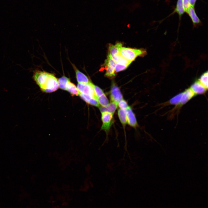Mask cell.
<instances>
[{
	"mask_svg": "<svg viewBox=\"0 0 208 208\" xmlns=\"http://www.w3.org/2000/svg\"><path fill=\"white\" fill-rule=\"evenodd\" d=\"M66 90L73 95H79V91L77 88L74 84L71 83L70 80L67 83Z\"/></svg>",
	"mask_w": 208,
	"mask_h": 208,
	"instance_id": "obj_16",
	"label": "cell"
},
{
	"mask_svg": "<svg viewBox=\"0 0 208 208\" xmlns=\"http://www.w3.org/2000/svg\"><path fill=\"white\" fill-rule=\"evenodd\" d=\"M97 100L99 104L102 106H105L109 104L108 100L104 94L98 97Z\"/></svg>",
	"mask_w": 208,
	"mask_h": 208,
	"instance_id": "obj_22",
	"label": "cell"
},
{
	"mask_svg": "<svg viewBox=\"0 0 208 208\" xmlns=\"http://www.w3.org/2000/svg\"><path fill=\"white\" fill-rule=\"evenodd\" d=\"M93 85L91 82L87 84L78 83L77 88L79 92L96 99L94 94Z\"/></svg>",
	"mask_w": 208,
	"mask_h": 208,
	"instance_id": "obj_6",
	"label": "cell"
},
{
	"mask_svg": "<svg viewBox=\"0 0 208 208\" xmlns=\"http://www.w3.org/2000/svg\"><path fill=\"white\" fill-rule=\"evenodd\" d=\"M190 88L195 95L203 94L207 90L198 80L194 82Z\"/></svg>",
	"mask_w": 208,
	"mask_h": 208,
	"instance_id": "obj_10",
	"label": "cell"
},
{
	"mask_svg": "<svg viewBox=\"0 0 208 208\" xmlns=\"http://www.w3.org/2000/svg\"><path fill=\"white\" fill-rule=\"evenodd\" d=\"M186 12L190 17L194 25L198 24L200 23V21L196 14L193 6L191 5Z\"/></svg>",
	"mask_w": 208,
	"mask_h": 208,
	"instance_id": "obj_13",
	"label": "cell"
},
{
	"mask_svg": "<svg viewBox=\"0 0 208 208\" xmlns=\"http://www.w3.org/2000/svg\"><path fill=\"white\" fill-rule=\"evenodd\" d=\"M49 74L47 72L36 70L34 72L33 78L41 89L46 83Z\"/></svg>",
	"mask_w": 208,
	"mask_h": 208,
	"instance_id": "obj_4",
	"label": "cell"
},
{
	"mask_svg": "<svg viewBox=\"0 0 208 208\" xmlns=\"http://www.w3.org/2000/svg\"><path fill=\"white\" fill-rule=\"evenodd\" d=\"M59 87L58 79L53 74L49 73L46 83L41 89L44 92L50 93L55 91Z\"/></svg>",
	"mask_w": 208,
	"mask_h": 208,
	"instance_id": "obj_2",
	"label": "cell"
},
{
	"mask_svg": "<svg viewBox=\"0 0 208 208\" xmlns=\"http://www.w3.org/2000/svg\"><path fill=\"white\" fill-rule=\"evenodd\" d=\"M116 64V62L109 53L104 64L106 68L105 75L106 77H112L115 75V67Z\"/></svg>",
	"mask_w": 208,
	"mask_h": 208,
	"instance_id": "obj_5",
	"label": "cell"
},
{
	"mask_svg": "<svg viewBox=\"0 0 208 208\" xmlns=\"http://www.w3.org/2000/svg\"><path fill=\"white\" fill-rule=\"evenodd\" d=\"M72 64L75 70L78 83L87 84L90 82L86 75L79 71L74 64Z\"/></svg>",
	"mask_w": 208,
	"mask_h": 208,
	"instance_id": "obj_12",
	"label": "cell"
},
{
	"mask_svg": "<svg viewBox=\"0 0 208 208\" xmlns=\"http://www.w3.org/2000/svg\"><path fill=\"white\" fill-rule=\"evenodd\" d=\"M70 79L65 76H63L58 79L59 87L64 90H66V85Z\"/></svg>",
	"mask_w": 208,
	"mask_h": 208,
	"instance_id": "obj_19",
	"label": "cell"
},
{
	"mask_svg": "<svg viewBox=\"0 0 208 208\" xmlns=\"http://www.w3.org/2000/svg\"><path fill=\"white\" fill-rule=\"evenodd\" d=\"M118 104L112 102L105 106H102L100 107V110L101 113L107 112L113 115L116 110L117 108Z\"/></svg>",
	"mask_w": 208,
	"mask_h": 208,
	"instance_id": "obj_15",
	"label": "cell"
},
{
	"mask_svg": "<svg viewBox=\"0 0 208 208\" xmlns=\"http://www.w3.org/2000/svg\"><path fill=\"white\" fill-rule=\"evenodd\" d=\"M79 95L83 100L88 103L96 107H99V104L96 99L79 92Z\"/></svg>",
	"mask_w": 208,
	"mask_h": 208,
	"instance_id": "obj_14",
	"label": "cell"
},
{
	"mask_svg": "<svg viewBox=\"0 0 208 208\" xmlns=\"http://www.w3.org/2000/svg\"><path fill=\"white\" fill-rule=\"evenodd\" d=\"M118 115L121 123L124 127L127 123L126 109H119Z\"/></svg>",
	"mask_w": 208,
	"mask_h": 208,
	"instance_id": "obj_17",
	"label": "cell"
},
{
	"mask_svg": "<svg viewBox=\"0 0 208 208\" xmlns=\"http://www.w3.org/2000/svg\"><path fill=\"white\" fill-rule=\"evenodd\" d=\"M127 123L131 127L136 128L137 123L134 114L131 108L128 107L126 109Z\"/></svg>",
	"mask_w": 208,
	"mask_h": 208,
	"instance_id": "obj_9",
	"label": "cell"
},
{
	"mask_svg": "<svg viewBox=\"0 0 208 208\" xmlns=\"http://www.w3.org/2000/svg\"><path fill=\"white\" fill-rule=\"evenodd\" d=\"M195 95V94L190 88L182 92L180 102L179 106H181L191 99Z\"/></svg>",
	"mask_w": 208,
	"mask_h": 208,
	"instance_id": "obj_11",
	"label": "cell"
},
{
	"mask_svg": "<svg viewBox=\"0 0 208 208\" xmlns=\"http://www.w3.org/2000/svg\"><path fill=\"white\" fill-rule=\"evenodd\" d=\"M129 66L127 64L116 63L115 71L116 72L122 71L126 69Z\"/></svg>",
	"mask_w": 208,
	"mask_h": 208,
	"instance_id": "obj_23",
	"label": "cell"
},
{
	"mask_svg": "<svg viewBox=\"0 0 208 208\" xmlns=\"http://www.w3.org/2000/svg\"><path fill=\"white\" fill-rule=\"evenodd\" d=\"M118 104L119 107L120 109H126L128 107L127 103L124 100H122Z\"/></svg>",
	"mask_w": 208,
	"mask_h": 208,
	"instance_id": "obj_25",
	"label": "cell"
},
{
	"mask_svg": "<svg viewBox=\"0 0 208 208\" xmlns=\"http://www.w3.org/2000/svg\"><path fill=\"white\" fill-rule=\"evenodd\" d=\"M196 0H190V5L194 7Z\"/></svg>",
	"mask_w": 208,
	"mask_h": 208,
	"instance_id": "obj_27",
	"label": "cell"
},
{
	"mask_svg": "<svg viewBox=\"0 0 208 208\" xmlns=\"http://www.w3.org/2000/svg\"><path fill=\"white\" fill-rule=\"evenodd\" d=\"M93 88L95 96L97 98L104 94L103 90L98 86L93 84Z\"/></svg>",
	"mask_w": 208,
	"mask_h": 208,
	"instance_id": "obj_24",
	"label": "cell"
},
{
	"mask_svg": "<svg viewBox=\"0 0 208 208\" xmlns=\"http://www.w3.org/2000/svg\"><path fill=\"white\" fill-rule=\"evenodd\" d=\"M182 92L172 97L169 101V103L171 105H176L179 106Z\"/></svg>",
	"mask_w": 208,
	"mask_h": 208,
	"instance_id": "obj_21",
	"label": "cell"
},
{
	"mask_svg": "<svg viewBox=\"0 0 208 208\" xmlns=\"http://www.w3.org/2000/svg\"><path fill=\"white\" fill-rule=\"evenodd\" d=\"M175 11L177 13L179 16H181L184 13L185 10L183 0H178Z\"/></svg>",
	"mask_w": 208,
	"mask_h": 208,
	"instance_id": "obj_18",
	"label": "cell"
},
{
	"mask_svg": "<svg viewBox=\"0 0 208 208\" xmlns=\"http://www.w3.org/2000/svg\"><path fill=\"white\" fill-rule=\"evenodd\" d=\"M110 96L112 102L117 104L123 99V96L120 89L114 82L112 83L111 86Z\"/></svg>",
	"mask_w": 208,
	"mask_h": 208,
	"instance_id": "obj_7",
	"label": "cell"
},
{
	"mask_svg": "<svg viewBox=\"0 0 208 208\" xmlns=\"http://www.w3.org/2000/svg\"><path fill=\"white\" fill-rule=\"evenodd\" d=\"M183 5L185 11L191 6L190 0H183Z\"/></svg>",
	"mask_w": 208,
	"mask_h": 208,
	"instance_id": "obj_26",
	"label": "cell"
},
{
	"mask_svg": "<svg viewBox=\"0 0 208 208\" xmlns=\"http://www.w3.org/2000/svg\"><path fill=\"white\" fill-rule=\"evenodd\" d=\"M120 55L128 61L131 62L138 56L144 55L146 51L142 49H131L121 47L120 49Z\"/></svg>",
	"mask_w": 208,
	"mask_h": 208,
	"instance_id": "obj_1",
	"label": "cell"
},
{
	"mask_svg": "<svg viewBox=\"0 0 208 208\" xmlns=\"http://www.w3.org/2000/svg\"><path fill=\"white\" fill-rule=\"evenodd\" d=\"M101 119L103 123L101 129L103 130L106 133L107 140L108 133L113 123V115L107 112L101 113Z\"/></svg>",
	"mask_w": 208,
	"mask_h": 208,
	"instance_id": "obj_3",
	"label": "cell"
},
{
	"mask_svg": "<svg viewBox=\"0 0 208 208\" xmlns=\"http://www.w3.org/2000/svg\"><path fill=\"white\" fill-rule=\"evenodd\" d=\"M208 71H207L202 74L198 79L200 83L206 89L208 88Z\"/></svg>",
	"mask_w": 208,
	"mask_h": 208,
	"instance_id": "obj_20",
	"label": "cell"
},
{
	"mask_svg": "<svg viewBox=\"0 0 208 208\" xmlns=\"http://www.w3.org/2000/svg\"><path fill=\"white\" fill-rule=\"evenodd\" d=\"M122 46V44L120 42L117 43L115 45L109 44V53L116 63L121 56L120 50Z\"/></svg>",
	"mask_w": 208,
	"mask_h": 208,
	"instance_id": "obj_8",
	"label": "cell"
}]
</instances>
